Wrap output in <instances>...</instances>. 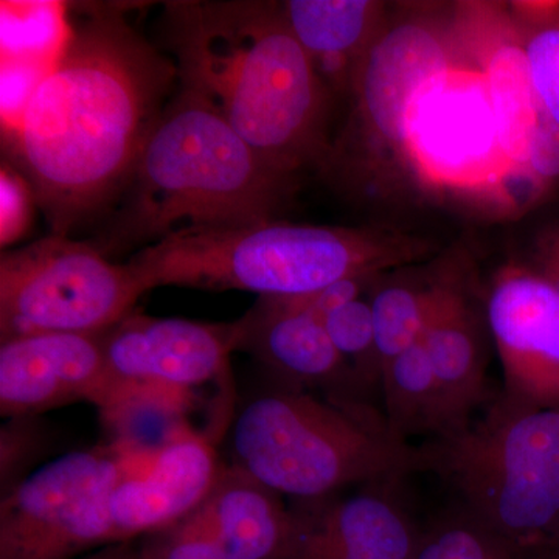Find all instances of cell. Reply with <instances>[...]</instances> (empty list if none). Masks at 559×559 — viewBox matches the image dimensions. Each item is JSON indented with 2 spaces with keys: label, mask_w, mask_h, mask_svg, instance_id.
I'll use <instances>...</instances> for the list:
<instances>
[{
  "label": "cell",
  "mask_w": 559,
  "mask_h": 559,
  "mask_svg": "<svg viewBox=\"0 0 559 559\" xmlns=\"http://www.w3.org/2000/svg\"><path fill=\"white\" fill-rule=\"evenodd\" d=\"M178 70L117 7H98L62 43L22 103L9 159L51 227L70 237L127 187Z\"/></svg>",
  "instance_id": "6da1fadb"
},
{
  "label": "cell",
  "mask_w": 559,
  "mask_h": 559,
  "mask_svg": "<svg viewBox=\"0 0 559 559\" xmlns=\"http://www.w3.org/2000/svg\"><path fill=\"white\" fill-rule=\"evenodd\" d=\"M536 555L538 550L518 546L459 510L423 533L415 559H536Z\"/></svg>",
  "instance_id": "7402d4cb"
},
{
  "label": "cell",
  "mask_w": 559,
  "mask_h": 559,
  "mask_svg": "<svg viewBox=\"0 0 559 559\" xmlns=\"http://www.w3.org/2000/svg\"><path fill=\"white\" fill-rule=\"evenodd\" d=\"M443 33L403 22L371 40L356 66L358 112L367 132L403 150L412 117L454 60Z\"/></svg>",
  "instance_id": "4fadbf2b"
},
{
  "label": "cell",
  "mask_w": 559,
  "mask_h": 559,
  "mask_svg": "<svg viewBox=\"0 0 559 559\" xmlns=\"http://www.w3.org/2000/svg\"><path fill=\"white\" fill-rule=\"evenodd\" d=\"M39 209L27 178L3 157L0 167V246L3 252L31 231Z\"/></svg>",
  "instance_id": "4316f807"
},
{
  "label": "cell",
  "mask_w": 559,
  "mask_h": 559,
  "mask_svg": "<svg viewBox=\"0 0 559 559\" xmlns=\"http://www.w3.org/2000/svg\"><path fill=\"white\" fill-rule=\"evenodd\" d=\"M463 513L525 549L559 539V409L507 393L465 429L419 447Z\"/></svg>",
  "instance_id": "8992f818"
},
{
  "label": "cell",
  "mask_w": 559,
  "mask_h": 559,
  "mask_svg": "<svg viewBox=\"0 0 559 559\" xmlns=\"http://www.w3.org/2000/svg\"><path fill=\"white\" fill-rule=\"evenodd\" d=\"M35 418H10L9 425L2 428V495L21 480L20 466L33 457L36 448L43 443V432L36 426Z\"/></svg>",
  "instance_id": "83f0119b"
},
{
  "label": "cell",
  "mask_w": 559,
  "mask_h": 559,
  "mask_svg": "<svg viewBox=\"0 0 559 559\" xmlns=\"http://www.w3.org/2000/svg\"><path fill=\"white\" fill-rule=\"evenodd\" d=\"M231 465L282 496L316 502L358 484H399L423 471L421 450L359 401L280 385L253 396L230 430Z\"/></svg>",
  "instance_id": "5b68a950"
},
{
  "label": "cell",
  "mask_w": 559,
  "mask_h": 559,
  "mask_svg": "<svg viewBox=\"0 0 559 559\" xmlns=\"http://www.w3.org/2000/svg\"><path fill=\"white\" fill-rule=\"evenodd\" d=\"M162 28L180 86L205 98L272 170L288 178L319 153L322 83L282 5L168 2Z\"/></svg>",
  "instance_id": "7a4b0ae2"
},
{
  "label": "cell",
  "mask_w": 559,
  "mask_h": 559,
  "mask_svg": "<svg viewBox=\"0 0 559 559\" xmlns=\"http://www.w3.org/2000/svg\"><path fill=\"white\" fill-rule=\"evenodd\" d=\"M146 293L130 264L94 242L51 234L0 257V342L105 333Z\"/></svg>",
  "instance_id": "52a82bcc"
},
{
  "label": "cell",
  "mask_w": 559,
  "mask_h": 559,
  "mask_svg": "<svg viewBox=\"0 0 559 559\" xmlns=\"http://www.w3.org/2000/svg\"><path fill=\"white\" fill-rule=\"evenodd\" d=\"M417 253L367 231L271 219L176 230L139 249L127 263L146 290L179 286L301 297L341 280L370 278Z\"/></svg>",
  "instance_id": "277c9868"
},
{
  "label": "cell",
  "mask_w": 559,
  "mask_h": 559,
  "mask_svg": "<svg viewBox=\"0 0 559 559\" xmlns=\"http://www.w3.org/2000/svg\"><path fill=\"white\" fill-rule=\"evenodd\" d=\"M157 450L117 439L69 452L22 477L0 500V559H49L55 540L81 509L148 468Z\"/></svg>",
  "instance_id": "8fae6325"
},
{
  "label": "cell",
  "mask_w": 559,
  "mask_h": 559,
  "mask_svg": "<svg viewBox=\"0 0 559 559\" xmlns=\"http://www.w3.org/2000/svg\"><path fill=\"white\" fill-rule=\"evenodd\" d=\"M538 272L540 277L547 280L554 289L557 290L559 296V238L555 237V240L550 245L546 246V250L543 252V260H540Z\"/></svg>",
  "instance_id": "4dcf8cb0"
},
{
  "label": "cell",
  "mask_w": 559,
  "mask_h": 559,
  "mask_svg": "<svg viewBox=\"0 0 559 559\" xmlns=\"http://www.w3.org/2000/svg\"><path fill=\"white\" fill-rule=\"evenodd\" d=\"M75 559H142V557H140L139 543L128 540V543L109 544Z\"/></svg>",
  "instance_id": "f546056e"
},
{
  "label": "cell",
  "mask_w": 559,
  "mask_h": 559,
  "mask_svg": "<svg viewBox=\"0 0 559 559\" xmlns=\"http://www.w3.org/2000/svg\"><path fill=\"white\" fill-rule=\"evenodd\" d=\"M474 32L471 44L487 79L500 148L516 170L535 179L528 170L530 145L544 108L530 76L524 38L510 28L487 32L477 25Z\"/></svg>",
  "instance_id": "d6986e66"
},
{
  "label": "cell",
  "mask_w": 559,
  "mask_h": 559,
  "mask_svg": "<svg viewBox=\"0 0 559 559\" xmlns=\"http://www.w3.org/2000/svg\"><path fill=\"white\" fill-rule=\"evenodd\" d=\"M455 58L447 75L412 117L403 153L418 178L462 193H507V183L535 179L513 167L500 148L487 79L476 50Z\"/></svg>",
  "instance_id": "9c48e42d"
},
{
  "label": "cell",
  "mask_w": 559,
  "mask_h": 559,
  "mask_svg": "<svg viewBox=\"0 0 559 559\" xmlns=\"http://www.w3.org/2000/svg\"><path fill=\"white\" fill-rule=\"evenodd\" d=\"M238 323L240 349L278 378L283 388L330 390L329 399L358 401V381L331 342L325 323L296 297H260Z\"/></svg>",
  "instance_id": "9a60e30c"
},
{
  "label": "cell",
  "mask_w": 559,
  "mask_h": 559,
  "mask_svg": "<svg viewBox=\"0 0 559 559\" xmlns=\"http://www.w3.org/2000/svg\"><path fill=\"white\" fill-rule=\"evenodd\" d=\"M139 550L142 559H229L219 536L198 510L140 539Z\"/></svg>",
  "instance_id": "d4e9b609"
},
{
  "label": "cell",
  "mask_w": 559,
  "mask_h": 559,
  "mask_svg": "<svg viewBox=\"0 0 559 559\" xmlns=\"http://www.w3.org/2000/svg\"><path fill=\"white\" fill-rule=\"evenodd\" d=\"M395 485L305 502L296 509L299 527L289 559L417 558L423 533L390 492Z\"/></svg>",
  "instance_id": "2e32d148"
},
{
  "label": "cell",
  "mask_w": 559,
  "mask_h": 559,
  "mask_svg": "<svg viewBox=\"0 0 559 559\" xmlns=\"http://www.w3.org/2000/svg\"><path fill=\"white\" fill-rule=\"evenodd\" d=\"M528 170L543 190L559 179V127L546 109L530 145Z\"/></svg>",
  "instance_id": "f1b7e54d"
},
{
  "label": "cell",
  "mask_w": 559,
  "mask_h": 559,
  "mask_svg": "<svg viewBox=\"0 0 559 559\" xmlns=\"http://www.w3.org/2000/svg\"><path fill=\"white\" fill-rule=\"evenodd\" d=\"M536 559H559V539L554 540L549 546L540 547Z\"/></svg>",
  "instance_id": "1f68e13d"
},
{
  "label": "cell",
  "mask_w": 559,
  "mask_h": 559,
  "mask_svg": "<svg viewBox=\"0 0 559 559\" xmlns=\"http://www.w3.org/2000/svg\"><path fill=\"white\" fill-rule=\"evenodd\" d=\"M421 342L440 390L447 419L444 437H450L465 429L492 399L479 325L468 299L454 283L430 286Z\"/></svg>",
  "instance_id": "e0dca14e"
},
{
  "label": "cell",
  "mask_w": 559,
  "mask_h": 559,
  "mask_svg": "<svg viewBox=\"0 0 559 559\" xmlns=\"http://www.w3.org/2000/svg\"><path fill=\"white\" fill-rule=\"evenodd\" d=\"M524 47L536 95L559 127V14L532 24Z\"/></svg>",
  "instance_id": "484cf974"
},
{
  "label": "cell",
  "mask_w": 559,
  "mask_h": 559,
  "mask_svg": "<svg viewBox=\"0 0 559 559\" xmlns=\"http://www.w3.org/2000/svg\"><path fill=\"white\" fill-rule=\"evenodd\" d=\"M487 322L503 371V393L559 409V296L535 270L500 272L487 299Z\"/></svg>",
  "instance_id": "7c38bea8"
},
{
  "label": "cell",
  "mask_w": 559,
  "mask_h": 559,
  "mask_svg": "<svg viewBox=\"0 0 559 559\" xmlns=\"http://www.w3.org/2000/svg\"><path fill=\"white\" fill-rule=\"evenodd\" d=\"M229 559H289L296 544V510L283 496L238 466L221 468L200 509Z\"/></svg>",
  "instance_id": "ac0fdd59"
},
{
  "label": "cell",
  "mask_w": 559,
  "mask_h": 559,
  "mask_svg": "<svg viewBox=\"0 0 559 559\" xmlns=\"http://www.w3.org/2000/svg\"><path fill=\"white\" fill-rule=\"evenodd\" d=\"M221 468L207 437L189 426L179 429L160 444L148 468L90 500L55 540L49 559H75L178 524L200 509Z\"/></svg>",
  "instance_id": "30bf717a"
},
{
  "label": "cell",
  "mask_w": 559,
  "mask_h": 559,
  "mask_svg": "<svg viewBox=\"0 0 559 559\" xmlns=\"http://www.w3.org/2000/svg\"><path fill=\"white\" fill-rule=\"evenodd\" d=\"M381 389L384 419L396 439L409 443L414 437L447 436L439 385L421 341L385 364Z\"/></svg>",
  "instance_id": "44dd1931"
},
{
  "label": "cell",
  "mask_w": 559,
  "mask_h": 559,
  "mask_svg": "<svg viewBox=\"0 0 559 559\" xmlns=\"http://www.w3.org/2000/svg\"><path fill=\"white\" fill-rule=\"evenodd\" d=\"M288 178L201 95L180 86L143 143L102 242L110 260L189 227L271 221Z\"/></svg>",
  "instance_id": "3957f363"
},
{
  "label": "cell",
  "mask_w": 559,
  "mask_h": 559,
  "mask_svg": "<svg viewBox=\"0 0 559 559\" xmlns=\"http://www.w3.org/2000/svg\"><path fill=\"white\" fill-rule=\"evenodd\" d=\"M429 289L403 283L382 286L370 301L374 345L384 369L389 360L421 341L428 314Z\"/></svg>",
  "instance_id": "603a6c76"
},
{
  "label": "cell",
  "mask_w": 559,
  "mask_h": 559,
  "mask_svg": "<svg viewBox=\"0 0 559 559\" xmlns=\"http://www.w3.org/2000/svg\"><path fill=\"white\" fill-rule=\"evenodd\" d=\"M102 334H36L0 342L2 417H38L76 401L98 406L106 384Z\"/></svg>",
  "instance_id": "5bb4252c"
},
{
  "label": "cell",
  "mask_w": 559,
  "mask_h": 559,
  "mask_svg": "<svg viewBox=\"0 0 559 559\" xmlns=\"http://www.w3.org/2000/svg\"><path fill=\"white\" fill-rule=\"evenodd\" d=\"M558 238H559V235H558Z\"/></svg>",
  "instance_id": "d6a6232c"
},
{
  "label": "cell",
  "mask_w": 559,
  "mask_h": 559,
  "mask_svg": "<svg viewBox=\"0 0 559 559\" xmlns=\"http://www.w3.org/2000/svg\"><path fill=\"white\" fill-rule=\"evenodd\" d=\"M240 337L238 320L204 323L132 311L102 334L106 384L97 407L114 425L146 411L182 417L198 389L229 378Z\"/></svg>",
  "instance_id": "ba28073f"
},
{
  "label": "cell",
  "mask_w": 559,
  "mask_h": 559,
  "mask_svg": "<svg viewBox=\"0 0 559 559\" xmlns=\"http://www.w3.org/2000/svg\"><path fill=\"white\" fill-rule=\"evenodd\" d=\"M283 14L290 32L310 55L316 70L344 79L353 58L362 53L374 20L367 0H289Z\"/></svg>",
  "instance_id": "ffe728a7"
},
{
  "label": "cell",
  "mask_w": 559,
  "mask_h": 559,
  "mask_svg": "<svg viewBox=\"0 0 559 559\" xmlns=\"http://www.w3.org/2000/svg\"><path fill=\"white\" fill-rule=\"evenodd\" d=\"M331 342L348 364L360 390L381 388L382 367L374 345L370 304L356 299L337 308L325 319Z\"/></svg>",
  "instance_id": "cb8c5ba5"
}]
</instances>
